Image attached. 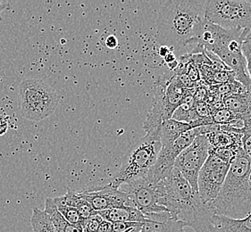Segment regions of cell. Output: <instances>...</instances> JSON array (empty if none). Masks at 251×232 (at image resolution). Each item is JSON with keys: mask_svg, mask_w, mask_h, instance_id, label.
Returning a JSON list of instances; mask_svg holds the SVG:
<instances>
[{"mask_svg": "<svg viewBox=\"0 0 251 232\" xmlns=\"http://www.w3.org/2000/svg\"><path fill=\"white\" fill-rule=\"evenodd\" d=\"M206 1L168 0L158 13L156 21V42L166 46L175 54L186 55L188 43L205 19Z\"/></svg>", "mask_w": 251, "mask_h": 232, "instance_id": "1", "label": "cell"}, {"mask_svg": "<svg viewBox=\"0 0 251 232\" xmlns=\"http://www.w3.org/2000/svg\"><path fill=\"white\" fill-rule=\"evenodd\" d=\"M162 207L176 221L182 222L194 232H208L216 212L211 203H204L199 193L193 191L189 182L176 168L162 180Z\"/></svg>", "mask_w": 251, "mask_h": 232, "instance_id": "2", "label": "cell"}, {"mask_svg": "<svg viewBox=\"0 0 251 232\" xmlns=\"http://www.w3.org/2000/svg\"><path fill=\"white\" fill-rule=\"evenodd\" d=\"M251 158L241 148L230 164L226 181L218 196L211 203L216 215L231 219H243L251 214Z\"/></svg>", "mask_w": 251, "mask_h": 232, "instance_id": "3", "label": "cell"}, {"mask_svg": "<svg viewBox=\"0 0 251 232\" xmlns=\"http://www.w3.org/2000/svg\"><path fill=\"white\" fill-rule=\"evenodd\" d=\"M161 147L159 128L146 132L145 136L136 141L126 152L119 171L108 184L119 188L123 184L147 176L156 163Z\"/></svg>", "mask_w": 251, "mask_h": 232, "instance_id": "4", "label": "cell"}, {"mask_svg": "<svg viewBox=\"0 0 251 232\" xmlns=\"http://www.w3.org/2000/svg\"><path fill=\"white\" fill-rule=\"evenodd\" d=\"M60 96L45 81L27 79L18 89V105L22 116L29 121L44 120L55 112Z\"/></svg>", "mask_w": 251, "mask_h": 232, "instance_id": "5", "label": "cell"}, {"mask_svg": "<svg viewBox=\"0 0 251 232\" xmlns=\"http://www.w3.org/2000/svg\"><path fill=\"white\" fill-rule=\"evenodd\" d=\"M205 19L226 29L251 31V3L241 0H208Z\"/></svg>", "mask_w": 251, "mask_h": 232, "instance_id": "6", "label": "cell"}, {"mask_svg": "<svg viewBox=\"0 0 251 232\" xmlns=\"http://www.w3.org/2000/svg\"><path fill=\"white\" fill-rule=\"evenodd\" d=\"M119 189L126 193L131 206L145 215L167 212L166 208L162 207V181H155L147 175L121 185Z\"/></svg>", "mask_w": 251, "mask_h": 232, "instance_id": "7", "label": "cell"}, {"mask_svg": "<svg viewBox=\"0 0 251 232\" xmlns=\"http://www.w3.org/2000/svg\"><path fill=\"white\" fill-rule=\"evenodd\" d=\"M212 146L206 135L197 137L190 146L181 152L175 162V168L192 187L193 191L199 193L198 178L201 168L209 157Z\"/></svg>", "mask_w": 251, "mask_h": 232, "instance_id": "8", "label": "cell"}, {"mask_svg": "<svg viewBox=\"0 0 251 232\" xmlns=\"http://www.w3.org/2000/svg\"><path fill=\"white\" fill-rule=\"evenodd\" d=\"M230 164L209 154L198 178V189L201 200L212 203L216 199L226 181Z\"/></svg>", "mask_w": 251, "mask_h": 232, "instance_id": "9", "label": "cell"}, {"mask_svg": "<svg viewBox=\"0 0 251 232\" xmlns=\"http://www.w3.org/2000/svg\"><path fill=\"white\" fill-rule=\"evenodd\" d=\"M173 74L174 72L172 71L165 72L156 81L153 103L143 123V129L146 132L156 130L164 121L172 119L173 117L175 110L169 105L166 96V84Z\"/></svg>", "mask_w": 251, "mask_h": 232, "instance_id": "10", "label": "cell"}, {"mask_svg": "<svg viewBox=\"0 0 251 232\" xmlns=\"http://www.w3.org/2000/svg\"><path fill=\"white\" fill-rule=\"evenodd\" d=\"M79 193L81 197H84L91 204L97 212L116 207H132L126 193L119 188L112 187L109 184L92 190H83Z\"/></svg>", "mask_w": 251, "mask_h": 232, "instance_id": "11", "label": "cell"}, {"mask_svg": "<svg viewBox=\"0 0 251 232\" xmlns=\"http://www.w3.org/2000/svg\"><path fill=\"white\" fill-rule=\"evenodd\" d=\"M148 221L130 232H185V225L176 221L169 212L151 213L146 215Z\"/></svg>", "mask_w": 251, "mask_h": 232, "instance_id": "12", "label": "cell"}, {"mask_svg": "<svg viewBox=\"0 0 251 232\" xmlns=\"http://www.w3.org/2000/svg\"><path fill=\"white\" fill-rule=\"evenodd\" d=\"M107 222H145L148 218L135 207H121L112 208L106 211L97 212Z\"/></svg>", "mask_w": 251, "mask_h": 232, "instance_id": "13", "label": "cell"}, {"mask_svg": "<svg viewBox=\"0 0 251 232\" xmlns=\"http://www.w3.org/2000/svg\"><path fill=\"white\" fill-rule=\"evenodd\" d=\"M208 232H251V213L243 219L214 215Z\"/></svg>", "mask_w": 251, "mask_h": 232, "instance_id": "14", "label": "cell"}, {"mask_svg": "<svg viewBox=\"0 0 251 232\" xmlns=\"http://www.w3.org/2000/svg\"><path fill=\"white\" fill-rule=\"evenodd\" d=\"M189 123L182 121H176L174 119H169L165 121L159 127L160 131L161 149L170 148L174 142L181 136L182 133L191 130Z\"/></svg>", "mask_w": 251, "mask_h": 232, "instance_id": "15", "label": "cell"}, {"mask_svg": "<svg viewBox=\"0 0 251 232\" xmlns=\"http://www.w3.org/2000/svg\"><path fill=\"white\" fill-rule=\"evenodd\" d=\"M226 109L241 116L243 120L251 118V95L249 93L231 94L223 98Z\"/></svg>", "mask_w": 251, "mask_h": 232, "instance_id": "16", "label": "cell"}, {"mask_svg": "<svg viewBox=\"0 0 251 232\" xmlns=\"http://www.w3.org/2000/svg\"><path fill=\"white\" fill-rule=\"evenodd\" d=\"M56 199L66 206L75 208L80 213V217L82 218L85 222L91 216L97 214V212L92 208L91 204L88 202L84 197H81L79 192L72 191L68 189L66 195L56 197Z\"/></svg>", "mask_w": 251, "mask_h": 232, "instance_id": "17", "label": "cell"}, {"mask_svg": "<svg viewBox=\"0 0 251 232\" xmlns=\"http://www.w3.org/2000/svg\"><path fill=\"white\" fill-rule=\"evenodd\" d=\"M49 216L50 217L51 222L53 223L55 231L57 232H83V228L81 226H76L66 222V219L62 216L60 212L55 207L53 198H47L44 209Z\"/></svg>", "mask_w": 251, "mask_h": 232, "instance_id": "18", "label": "cell"}, {"mask_svg": "<svg viewBox=\"0 0 251 232\" xmlns=\"http://www.w3.org/2000/svg\"><path fill=\"white\" fill-rule=\"evenodd\" d=\"M212 148H222V147H241V133L230 132V131H218L212 132L206 135Z\"/></svg>", "mask_w": 251, "mask_h": 232, "instance_id": "19", "label": "cell"}, {"mask_svg": "<svg viewBox=\"0 0 251 232\" xmlns=\"http://www.w3.org/2000/svg\"><path fill=\"white\" fill-rule=\"evenodd\" d=\"M30 224L33 232H57L49 214L44 210H40L37 207L32 209Z\"/></svg>", "mask_w": 251, "mask_h": 232, "instance_id": "20", "label": "cell"}, {"mask_svg": "<svg viewBox=\"0 0 251 232\" xmlns=\"http://www.w3.org/2000/svg\"><path fill=\"white\" fill-rule=\"evenodd\" d=\"M53 201L55 203V207L57 210L60 212L62 216L66 219V222H69L70 224L76 225V226H84V220L80 217V213L74 207L66 206L65 204L61 203L55 198H53Z\"/></svg>", "mask_w": 251, "mask_h": 232, "instance_id": "21", "label": "cell"}, {"mask_svg": "<svg viewBox=\"0 0 251 232\" xmlns=\"http://www.w3.org/2000/svg\"><path fill=\"white\" fill-rule=\"evenodd\" d=\"M211 116L212 122L215 125H230L231 123H233L234 121L242 119L241 116H238L236 114L232 113V112L226 109V108H222L218 111L213 113Z\"/></svg>", "mask_w": 251, "mask_h": 232, "instance_id": "22", "label": "cell"}, {"mask_svg": "<svg viewBox=\"0 0 251 232\" xmlns=\"http://www.w3.org/2000/svg\"><path fill=\"white\" fill-rule=\"evenodd\" d=\"M241 147H222V148H211L210 153L216 156L220 160L225 162L226 163L231 164V162L236 157L237 153L239 152Z\"/></svg>", "mask_w": 251, "mask_h": 232, "instance_id": "23", "label": "cell"}, {"mask_svg": "<svg viewBox=\"0 0 251 232\" xmlns=\"http://www.w3.org/2000/svg\"><path fill=\"white\" fill-rule=\"evenodd\" d=\"M241 52L246 62L247 71L251 80V31L247 30L246 35L242 41Z\"/></svg>", "mask_w": 251, "mask_h": 232, "instance_id": "24", "label": "cell"}, {"mask_svg": "<svg viewBox=\"0 0 251 232\" xmlns=\"http://www.w3.org/2000/svg\"><path fill=\"white\" fill-rule=\"evenodd\" d=\"M103 218L100 216L98 213L88 219L83 226V232H98L99 227L100 225Z\"/></svg>", "mask_w": 251, "mask_h": 232, "instance_id": "25", "label": "cell"}, {"mask_svg": "<svg viewBox=\"0 0 251 232\" xmlns=\"http://www.w3.org/2000/svg\"><path fill=\"white\" fill-rule=\"evenodd\" d=\"M194 110L196 112L197 116L200 117H206L210 116V111L206 102H200L194 104Z\"/></svg>", "mask_w": 251, "mask_h": 232, "instance_id": "26", "label": "cell"}, {"mask_svg": "<svg viewBox=\"0 0 251 232\" xmlns=\"http://www.w3.org/2000/svg\"><path fill=\"white\" fill-rule=\"evenodd\" d=\"M8 130V119L5 116L0 115V136L4 135Z\"/></svg>", "mask_w": 251, "mask_h": 232, "instance_id": "27", "label": "cell"}, {"mask_svg": "<svg viewBox=\"0 0 251 232\" xmlns=\"http://www.w3.org/2000/svg\"><path fill=\"white\" fill-rule=\"evenodd\" d=\"M106 46L110 49H114L117 47L118 46V40L115 35H109L106 39Z\"/></svg>", "mask_w": 251, "mask_h": 232, "instance_id": "28", "label": "cell"}, {"mask_svg": "<svg viewBox=\"0 0 251 232\" xmlns=\"http://www.w3.org/2000/svg\"><path fill=\"white\" fill-rule=\"evenodd\" d=\"M170 52H173L171 50L170 47L166 46H159V48H158V55L162 58H164L166 55H168Z\"/></svg>", "mask_w": 251, "mask_h": 232, "instance_id": "29", "label": "cell"}, {"mask_svg": "<svg viewBox=\"0 0 251 232\" xmlns=\"http://www.w3.org/2000/svg\"><path fill=\"white\" fill-rule=\"evenodd\" d=\"M163 59L165 61V63H166V65H168V64H171L172 62L176 61V59H177V57H176V55L174 52H170V53H169L168 55H166Z\"/></svg>", "mask_w": 251, "mask_h": 232, "instance_id": "30", "label": "cell"}, {"mask_svg": "<svg viewBox=\"0 0 251 232\" xmlns=\"http://www.w3.org/2000/svg\"><path fill=\"white\" fill-rule=\"evenodd\" d=\"M167 67H168V69H169V71L174 72V71H176V69H177V67H178V59H176V61L172 62L171 64H168Z\"/></svg>", "mask_w": 251, "mask_h": 232, "instance_id": "31", "label": "cell"}, {"mask_svg": "<svg viewBox=\"0 0 251 232\" xmlns=\"http://www.w3.org/2000/svg\"><path fill=\"white\" fill-rule=\"evenodd\" d=\"M9 3H3V2H1L0 1V22L2 21V16H1V13L3 12V11L5 10V9H7V8H9Z\"/></svg>", "mask_w": 251, "mask_h": 232, "instance_id": "32", "label": "cell"}]
</instances>
